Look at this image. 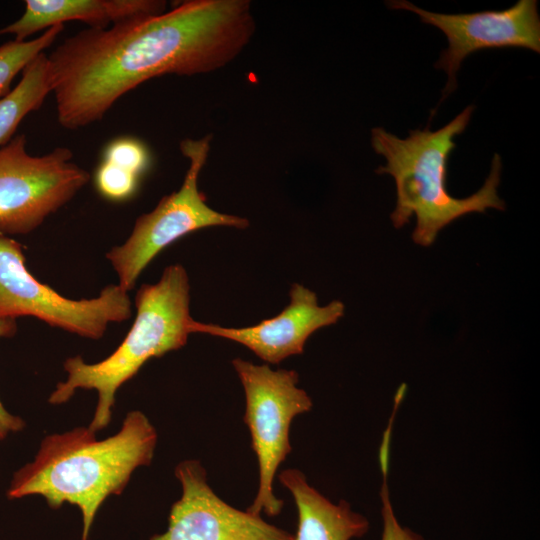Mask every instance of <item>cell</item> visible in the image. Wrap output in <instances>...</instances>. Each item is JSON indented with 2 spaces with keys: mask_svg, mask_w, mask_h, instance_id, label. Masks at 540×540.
<instances>
[{
  "mask_svg": "<svg viewBox=\"0 0 540 540\" xmlns=\"http://www.w3.org/2000/svg\"><path fill=\"white\" fill-rule=\"evenodd\" d=\"M255 29L248 0H188L159 15L84 29L47 56L58 122L74 130L99 121L121 96L154 77L220 69Z\"/></svg>",
  "mask_w": 540,
  "mask_h": 540,
  "instance_id": "1",
  "label": "cell"
},
{
  "mask_svg": "<svg viewBox=\"0 0 540 540\" xmlns=\"http://www.w3.org/2000/svg\"><path fill=\"white\" fill-rule=\"evenodd\" d=\"M157 431L141 411L129 412L113 436L97 440L89 427L45 437L32 462L16 471L9 499L42 496L51 508L64 503L82 513L86 540L98 509L125 489L134 470L151 463Z\"/></svg>",
  "mask_w": 540,
  "mask_h": 540,
  "instance_id": "2",
  "label": "cell"
},
{
  "mask_svg": "<svg viewBox=\"0 0 540 540\" xmlns=\"http://www.w3.org/2000/svg\"><path fill=\"white\" fill-rule=\"evenodd\" d=\"M474 106H467L442 128L431 131L429 125L412 130L402 139L381 127L371 131L373 150L385 158L386 165L377 174L391 175L396 184V207L390 215L395 228L407 224L413 215L416 226L413 241L421 246L434 243L438 233L464 215L484 213L488 208L505 210L498 195L502 161L495 154L483 186L466 198H456L447 191L448 161L456 148L454 137L468 126Z\"/></svg>",
  "mask_w": 540,
  "mask_h": 540,
  "instance_id": "3",
  "label": "cell"
},
{
  "mask_svg": "<svg viewBox=\"0 0 540 540\" xmlns=\"http://www.w3.org/2000/svg\"><path fill=\"white\" fill-rule=\"evenodd\" d=\"M136 317L116 350L105 359L89 364L80 356L64 362L65 381L49 396L51 404L67 402L78 389L96 390L98 401L88 426L95 433L111 421L117 390L134 377L151 358L183 347L192 333L190 285L180 264L166 267L155 284H143L135 297Z\"/></svg>",
  "mask_w": 540,
  "mask_h": 540,
  "instance_id": "4",
  "label": "cell"
},
{
  "mask_svg": "<svg viewBox=\"0 0 540 540\" xmlns=\"http://www.w3.org/2000/svg\"><path fill=\"white\" fill-rule=\"evenodd\" d=\"M211 137L180 142L181 153L189 159L181 187L164 196L151 212L139 216L127 240L106 254L118 275V285L125 291L134 288L152 259L180 237L210 226L248 227L246 218L210 208L198 189V177L208 158Z\"/></svg>",
  "mask_w": 540,
  "mask_h": 540,
  "instance_id": "5",
  "label": "cell"
},
{
  "mask_svg": "<svg viewBox=\"0 0 540 540\" xmlns=\"http://www.w3.org/2000/svg\"><path fill=\"white\" fill-rule=\"evenodd\" d=\"M232 365L245 393L244 422L251 434V447L259 465V486L248 512L278 515L283 500L273 493V480L280 464L291 452L289 429L292 420L312 408L309 395L297 386L294 370H273L241 358Z\"/></svg>",
  "mask_w": 540,
  "mask_h": 540,
  "instance_id": "6",
  "label": "cell"
},
{
  "mask_svg": "<svg viewBox=\"0 0 540 540\" xmlns=\"http://www.w3.org/2000/svg\"><path fill=\"white\" fill-rule=\"evenodd\" d=\"M23 246L0 236V319L31 316L52 327L89 339H100L110 323L132 314L128 292L118 284L91 299L72 300L39 282L25 265Z\"/></svg>",
  "mask_w": 540,
  "mask_h": 540,
  "instance_id": "7",
  "label": "cell"
},
{
  "mask_svg": "<svg viewBox=\"0 0 540 540\" xmlns=\"http://www.w3.org/2000/svg\"><path fill=\"white\" fill-rule=\"evenodd\" d=\"M72 159L66 147L30 155L23 134L0 146V236L32 232L88 183Z\"/></svg>",
  "mask_w": 540,
  "mask_h": 540,
  "instance_id": "8",
  "label": "cell"
},
{
  "mask_svg": "<svg viewBox=\"0 0 540 540\" xmlns=\"http://www.w3.org/2000/svg\"><path fill=\"white\" fill-rule=\"evenodd\" d=\"M395 10H408L441 30L448 41L435 67L447 74L441 101L457 88L456 74L472 53L490 48H526L540 52V17L536 0H519L505 10L444 14L424 10L406 0L387 1Z\"/></svg>",
  "mask_w": 540,
  "mask_h": 540,
  "instance_id": "9",
  "label": "cell"
},
{
  "mask_svg": "<svg viewBox=\"0 0 540 540\" xmlns=\"http://www.w3.org/2000/svg\"><path fill=\"white\" fill-rule=\"evenodd\" d=\"M182 495L171 507L168 528L150 540H294L260 515L236 509L211 489L198 460L180 462L174 470Z\"/></svg>",
  "mask_w": 540,
  "mask_h": 540,
  "instance_id": "10",
  "label": "cell"
},
{
  "mask_svg": "<svg viewBox=\"0 0 540 540\" xmlns=\"http://www.w3.org/2000/svg\"><path fill=\"white\" fill-rule=\"evenodd\" d=\"M344 310V304L338 300L319 306L313 291L295 283L290 289L289 305L273 318L244 328H226L194 320L191 330L240 343L265 362L278 364L289 356L302 354L308 337L336 323Z\"/></svg>",
  "mask_w": 540,
  "mask_h": 540,
  "instance_id": "11",
  "label": "cell"
},
{
  "mask_svg": "<svg viewBox=\"0 0 540 540\" xmlns=\"http://www.w3.org/2000/svg\"><path fill=\"white\" fill-rule=\"evenodd\" d=\"M162 0H26L23 15L14 23L0 28V35L13 34L16 41L43 29L82 21L90 28L105 29L109 25L138 16H154L165 12Z\"/></svg>",
  "mask_w": 540,
  "mask_h": 540,
  "instance_id": "12",
  "label": "cell"
},
{
  "mask_svg": "<svg viewBox=\"0 0 540 540\" xmlns=\"http://www.w3.org/2000/svg\"><path fill=\"white\" fill-rule=\"evenodd\" d=\"M278 479L290 491L297 507L294 540H351L368 532L370 525L365 516L353 511L344 500L331 502L309 485L298 469L283 470Z\"/></svg>",
  "mask_w": 540,
  "mask_h": 540,
  "instance_id": "13",
  "label": "cell"
},
{
  "mask_svg": "<svg viewBox=\"0 0 540 540\" xmlns=\"http://www.w3.org/2000/svg\"><path fill=\"white\" fill-rule=\"evenodd\" d=\"M50 92L48 57L42 52L23 69L17 86L0 99V146L12 139L24 117L38 110Z\"/></svg>",
  "mask_w": 540,
  "mask_h": 540,
  "instance_id": "14",
  "label": "cell"
},
{
  "mask_svg": "<svg viewBox=\"0 0 540 540\" xmlns=\"http://www.w3.org/2000/svg\"><path fill=\"white\" fill-rule=\"evenodd\" d=\"M63 29L64 25H55L35 39L12 40L0 45V99L10 92V84L15 76L50 47Z\"/></svg>",
  "mask_w": 540,
  "mask_h": 540,
  "instance_id": "15",
  "label": "cell"
},
{
  "mask_svg": "<svg viewBox=\"0 0 540 540\" xmlns=\"http://www.w3.org/2000/svg\"><path fill=\"white\" fill-rule=\"evenodd\" d=\"M391 433L385 431L379 451V463L383 475L381 488L382 501V521L383 530L381 540H423V538L412 530L403 527L397 520L394 513L388 492L387 472L389 463V447Z\"/></svg>",
  "mask_w": 540,
  "mask_h": 540,
  "instance_id": "16",
  "label": "cell"
},
{
  "mask_svg": "<svg viewBox=\"0 0 540 540\" xmlns=\"http://www.w3.org/2000/svg\"><path fill=\"white\" fill-rule=\"evenodd\" d=\"M139 176L119 166L103 161L95 173L98 192L111 201L132 197L138 187Z\"/></svg>",
  "mask_w": 540,
  "mask_h": 540,
  "instance_id": "17",
  "label": "cell"
},
{
  "mask_svg": "<svg viewBox=\"0 0 540 540\" xmlns=\"http://www.w3.org/2000/svg\"><path fill=\"white\" fill-rule=\"evenodd\" d=\"M148 151L144 144L134 138H118L108 144L104 160L139 176L148 166Z\"/></svg>",
  "mask_w": 540,
  "mask_h": 540,
  "instance_id": "18",
  "label": "cell"
},
{
  "mask_svg": "<svg viewBox=\"0 0 540 540\" xmlns=\"http://www.w3.org/2000/svg\"><path fill=\"white\" fill-rule=\"evenodd\" d=\"M17 331L16 319H0V338H9ZM25 427V421L8 412L0 401V441L9 434L21 431Z\"/></svg>",
  "mask_w": 540,
  "mask_h": 540,
  "instance_id": "19",
  "label": "cell"
}]
</instances>
